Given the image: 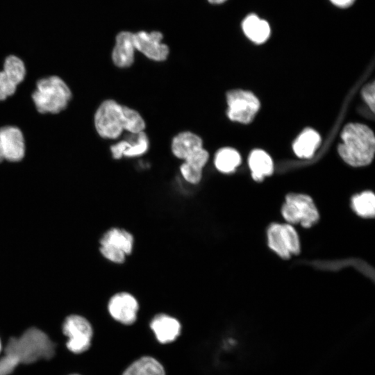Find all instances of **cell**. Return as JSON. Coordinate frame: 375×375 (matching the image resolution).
I'll use <instances>...</instances> for the list:
<instances>
[{"label":"cell","mask_w":375,"mask_h":375,"mask_svg":"<svg viewBox=\"0 0 375 375\" xmlns=\"http://www.w3.org/2000/svg\"><path fill=\"white\" fill-rule=\"evenodd\" d=\"M56 346L47 333L37 327H30L19 337L11 336L4 347V354L16 357L24 365L49 360L56 354Z\"/></svg>","instance_id":"obj_1"},{"label":"cell","mask_w":375,"mask_h":375,"mask_svg":"<svg viewBox=\"0 0 375 375\" xmlns=\"http://www.w3.org/2000/svg\"><path fill=\"white\" fill-rule=\"evenodd\" d=\"M338 152L342 158L353 167L369 164L374 155L375 138L373 131L361 124L346 125L341 134Z\"/></svg>","instance_id":"obj_2"},{"label":"cell","mask_w":375,"mask_h":375,"mask_svg":"<svg viewBox=\"0 0 375 375\" xmlns=\"http://www.w3.org/2000/svg\"><path fill=\"white\" fill-rule=\"evenodd\" d=\"M72 97L68 85L56 75L39 79L31 94L35 108L41 114H58L67 107Z\"/></svg>","instance_id":"obj_3"},{"label":"cell","mask_w":375,"mask_h":375,"mask_svg":"<svg viewBox=\"0 0 375 375\" xmlns=\"http://www.w3.org/2000/svg\"><path fill=\"white\" fill-rule=\"evenodd\" d=\"M60 331L67 338L65 346L69 352L81 354L90 348L94 332L85 317L77 314L67 315L61 324Z\"/></svg>","instance_id":"obj_4"},{"label":"cell","mask_w":375,"mask_h":375,"mask_svg":"<svg viewBox=\"0 0 375 375\" xmlns=\"http://www.w3.org/2000/svg\"><path fill=\"white\" fill-rule=\"evenodd\" d=\"M94 122L101 138H117L125 128V106L112 99L103 101L94 114Z\"/></svg>","instance_id":"obj_5"},{"label":"cell","mask_w":375,"mask_h":375,"mask_svg":"<svg viewBox=\"0 0 375 375\" xmlns=\"http://www.w3.org/2000/svg\"><path fill=\"white\" fill-rule=\"evenodd\" d=\"M281 212L289 223H299L305 228L312 226L319 219V212L313 200L303 194H288Z\"/></svg>","instance_id":"obj_6"},{"label":"cell","mask_w":375,"mask_h":375,"mask_svg":"<svg viewBox=\"0 0 375 375\" xmlns=\"http://www.w3.org/2000/svg\"><path fill=\"white\" fill-rule=\"evenodd\" d=\"M133 237L128 231L112 228L100 240V252L106 259L115 263H122L126 255L131 253Z\"/></svg>","instance_id":"obj_7"},{"label":"cell","mask_w":375,"mask_h":375,"mask_svg":"<svg viewBox=\"0 0 375 375\" xmlns=\"http://www.w3.org/2000/svg\"><path fill=\"white\" fill-rule=\"evenodd\" d=\"M227 115L230 119L240 123L251 122L260 108V102L251 92L231 90L226 94Z\"/></svg>","instance_id":"obj_8"},{"label":"cell","mask_w":375,"mask_h":375,"mask_svg":"<svg viewBox=\"0 0 375 375\" xmlns=\"http://www.w3.org/2000/svg\"><path fill=\"white\" fill-rule=\"evenodd\" d=\"M269 247L283 259L300 252L298 234L290 224H272L267 231Z\"/></svg>","instance_id":"obj_9"},{"label":"cell","mask_w":375,"mask_h":375,"mask_svg":"<svg viewBox=\"0 0 375 375\" xmlns=\"http://www.w3.org/2000/svg\"><path fill=\"white\" fill-rule=\"evenodd\" d=\"M25 153V138L19 128L11 125L0 127V162H19Z\"/></svg>","instance_id":"obj_10"},{"label":"cell","mask_w":375,"mask_h":375,"mask_svg":"<svg viewBox=\"0 0 375 375\" xmlns=\"http://www.w3.org/2000/svg\"><path fill=\"white\" fill-rule=\"evenodd\" d=\"M26 69L24 61L15 55L7 56L0 71V101L14 94L24 80Z\"/></svg>","instance_id":"obj_11"},{"label":"cell","mask_w":375,"mask_h":375,"mask_svg":"<svg viewBox=\"0 0 375 375\" xmlns=\"http://www.w3.org/2000/svg\"><path fill=\"white\" fill-rule=\"evenodd\" d=\"M162 38V34L158 31L147 33L142 31L133 33L135 49L151 60L163 61L168 56L169 48L161 42Z\"/></svg>","instance_id":"obj_12"},{"label":"cell","mask_w":375,"mask_h":375,"mask_svg":"<svg viewBox=\"0 0 375 375\" xmlns=\"http://www.w3.org/2000/svg\"><path fill=\"white\" fill-rule=\"evenodd\" d=\"M108 309L114 319L122 324L131 325L136 321L139 305L131 294L119 292L110 299Z\"/></svg>","instance_id":"obj_13"},{"label":"cell","mask_w":375,"mask_h":375,"mask_svg":"<svg viewBox=\"0 0 375 375\" xmlns=\"http://www.w3.org/2000/svg\"><path fill=\"white\" fill-rule=\"evenodd\" d=\"M150 327L157 340L162 344L174 342L181 331L180 322L176 318L166 314L156 315L150 323Z\"/></svg>","instance_id":"obj_14"},{"label":"cell","mask_w":375,"mask_h":375,"mask_svg":"<svg viewBox=\"0 0 375 375\" xmlns=\"http://www.w3.org/2000/svg\"><path fill=\"white\" fill-rule=\"evenodd\" d=\"M135 49L133 33L128 31L120 32L116 37L112 52L114 64L121 68L130 67L134 61Z\"/></svg>","instance_id":"obj_15"},{"label":"cell","mask_w":375,"mask_h":375,"mask_svg":"<svg viewBox=\"0 0 375 375\" xmlns=\"http://www.w3.org/2000/svg\"><path fill=\"white\" fill-rule=\"evenodd\" d=\"M135 139L122 140L111 146L112 158L120 159L123 156L135 157L144 154L148 150L149 140L144 131L135 135Z\"/></svg>","instance_id":"obj_16"},{"label":"cell","mask_w":375,"mask_h":375,"mask_svg":"<svg viewBox=\"0 0 375 375\" xmlns=\"http://www.w3.org/2000/svg\"><path fill=\"white\" fill-rule=\"evenodd\" d=\"M202 147L201 138L190 131L178 133L173 138L172 142L173 154L178 158L183 160Z\"/></svg>","instance_id":"obj_17"},{"label":"cell","mask_w":375,"mask_h":375,"mask_svg":"<svg viewBox=\"0 0 375 375\" xmlns=\"http://www.w3.org/2000/svg\"><path fill=\"white\" fill-rule=\"evenodd\" d=\"M242 27L246 36L257 44L265 42L270 35L268 22L255 14L247 15L242 22Z\"/></svg>","instance_id":"obj_18"},{"label":"cell","mask_w":375,"mask_h":375,"mask_svg":"<svg viewBox=\"0 0 375 375\" xmlns=\"http://www.w3.org/2000/svg\"><path fill=\"white\" fill-rule=\"evenodd\" d=\"M122 375H166L161 363L151 356H142L133 362Z\"/></svg>","instance_id":"obj_19"},{"label":"cell","mask_w":375,"mask_h":375,"mask_svg":"<svg viewBox=\"0 0 375 375\" xmlns=\"http://www.w3.org/2000/svg\"><path fill=\"white\" fill-rule=\"evenodd\" d=\"M249 164L254 180L262 181L273 172V162L270 156L264 151L254 150L249 156Z\"/></svg>","instance_id":"obj_20"},{"label":"cell","mask_w":375,"mask_h":375,"mask_svg":"<svg viewBox=\"0 0 375 375\" xmlns=\"http://www.w3.org/2000/svg\"><path fill=\"white\" fill-rule=\"evenodd\" d=\"M320 143V136L314 130H304L294 141L293 149L301 158H310Z\"/></svg>","instance_id":"obj_21"},{"label":"cell","mask_w":375,"mask_h":375,"mask_svg":"<svg viewBox=\"0 0 375 375\" xmlns=\"http://www.w3.org/2000/svg\"><path fill=\"white\" fill-rule=\"evenodd\" d=\"M241 157L238 152L232 148L219 149L215 158L216 168L223 173L233 172L240 164Z\"/></svg>","instance_id":"obj_22"},{"label":"cell","mask_w":375,"mask_h":375,"mask_svg":"<svg viewBox=\"0 0 375 375\" xmlns=\"http://www.w3.org/2000/svg\"><path fill=\"white\" fill-rule=\"evenodd\" d=\"M352 208L362 217H373L375 214V197L370 191L363 192L352 198Z\"/></svg>","instance_id":"obj_23"},{"label":"cell","mask_w":375,"mask_h":375,"mask_svg":"<svg viewBox=\"0 0 375 375\" xmlns=\"http://www.w3.org/2000/svg\"><path fill=\"white\" fill-rule=\"evenodd\" d=\"M125 115L126 122L124 130L132 134H137L144 131L145 122L138 112L125 106Z\"/></svg>","instance_id":"obj_24"},{"label":"cell","mask_w":375,"mask_h":375,"mask_svg":"<svg viewBox=\"0 0 375 375\" xmlns=\"http://www.w3.org/2000/svg\"><path fill=\"white\" fill-rule=\"evenodd\" d=\"M208 152L203 147L188 156L184 160L185 163L198 169H203L208 160Z\"/></svg>","instance_id":"obj_25"},{"label":"cell","mask_w":375,"mask_h":375,"mask_svg":"<svg viewBox=\"0 0 375 375\" xmlns=\"http://www.w3.org/2000/svg\"><path fill=\"white\" fill-rule=\"evenodd\" d=\"M20 365L17 358L5 354L0 358V375L12 374Z\"/></svg>","instance_id":"obj_26"},{"label":"cell","mask_w":375,"mask_h":375,"mask_svg":"<svg viewBox=\"0 0 375 375\" xmlns=\"http://www.w3.org/2000/svg\"><path fill=\"white\" fill-rule=\"evenodd\" d=\"M180 170L185 180L190 183L197 184L201 179L202 170L192 167L185 162L181 166Z\"/></svg>","instance_id":"obj_27"},{"label":"cell","mask_w":375,"mask_h":375,"mask_svg":"<svg viewBox=\"0 0 375 375\" xmlns=\"http://www.w3.org/2000/svg\"><path fill=\"white\" fill-rule=\"evenodd\" d=\"M374 83L367 85L362 91V97L369 108L374 112L375 104Z\"/></svg>","instance_id":"obj_28"},{"label":"cell","mask_w":375,"mask_h":375,"mask_svg":"<svg viewBox=\"0 0 375 375\" xmlns=\"http://www.w3.org/2000/svg\"><path fill=\"white\" fill-rule=\"evenodd\" d=\"M332 3L340 8H347L353 4L355 0H330Z\"/></svg>","instance_id":"obj_29"},{"label":"cell","mask_w":375,"mask_h":375,"mask_svg":"<svg viewBox=\"0 0 375 375\" xmlns=\"http://www.w3.org/2000/svg\"><path fill=\"white\" fill-rule=\"evenodd\" d=\"M210 3L213 4H219L225 2L226 0H208Z\"/></svg>","instance_id":"obj_30"},{"label":"cell","mask_w":375,"mask_h":375,"mask_svg":"<svg viewBox=\"0 0 375 375\" xmlns=\"http://www.w3.org/2000/svg\"><path fill=\"white\" fill-rule=\"evenodd\" d=\"M3 350V343H2V340H1V337H0V355L2 353Z\"/></svg>","instance_id":"obj_31"},{"label":"cell","mask_w":375,"mask_h":375,"mask_svg":"<svg viewBox=\"0 0 375 375\" xmlns=\"http://www.w3.org/2000/svg\"><path fill=\"white\" fill-rule=\"evenodd\" d=\"M68 375H80V374H68Z\"/></svg>","instance_id":"obj_32"}]
</instances>
